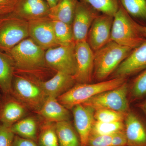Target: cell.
Here are the masks:
<instances>
[{"label":"cell","mask_w":146,"mask_h":146,"mask_svg":"<svg viewBox=\"0 0 146 146\" xmlns=\"http://www.w3.org/2000/svg\"><path fill=\"white\" fill-rule=\"evenodd\" d=\"M40 82L47 96L56 98L76 83L74 76L59 72H56L50 79L46 81L41 80Z\"/></svg>","instance_id":"17"},{"label":"cell","mask_w":146,"mask_h":146,"mask_svg":"<svg viewBox=\"0 0 146 146\" xmlns=\"http://www.w3.org/2000/svg\"><path fill=\"white\" fill-rule=\"evenodd\" d=\"M29 37L28 21L12 13L0 16V51L8 52Z\"/></svg>","instance_id":"6"},{"label":"cell","mask_w":146,"mask_h":146,"mask_svg":"<svg viewBox=\"0 0 146 146\" xmlns=\"http://www.w3.org/2000/svg\"><path fill=\"white\" fill-rule=\"evenodd\" d=\"M59 146H81L76 129L70 121L55 123Z\"/></svg>","instance_id":"22"},{"label":"cell","mask_w":146,"mask_h":146,"mask_svg":"<svg viewBox=\"0 0 146 146\" xmlns=\"http://www.w3.org/2000/svg\"><path fill=\"white\" fill-rule=\"evenodd\" d=\"M133 49L110 40L103 47L94 52L93 79L98 82L106 80Z\"/></svg>","instance_id":"2"},{"label":"cell","mask_w":146,"mask_h":146,"mask_svg":"<svg viewBox=\"0 0 146 146\" xmlns=\"http://www.w3.org/2000/svg\"><path fill=\"white\" fill-rule=\"evenodd\" d=\"M55 37L58 46L75 43L72 25L61 21L52 20Z\"/></svg>","instance_id":"24"},{"label":"cell","mask_w":146,"mask_h":146,"mask_svg":"<svg viewBox=\"0 0 146 146\" xmlns=\"http://www.w3.org/2000/svg\"><path fill=\"white\" fill-rule=\"evenodd\" d=\"M86 3L102 14L115 16L119 8V0H78Z\"/></svg>","instance_id":"26"},{"label":"cell","mask_w":146,"mask_h":146,"mask_svg":"<svg viewBox=\"0 0 146 146\" xmlns=\"http://www.w3.org/2000/svg\"><path fill=\"white\" fill-rule=\"evenodd\" d=\"M137 106L143 113L146 121V98L143 101L138 104Z\"/></svg>","instance_id":"37"},{"label":"cell","mask_w":146,"mask_h":146,"mask_svg":"<svg viewBox=\"0 0 146 146\" xmlns=\"http://www.w3.org/2000/svg\"><path fill=\"white\" fill-rule=\"evenodd\" d=\"M11 146H39L36 142L15 135Z\"/></svg>","instance_id":"35"},{"label":"cell","mask_w":146,"mask_h":146,"mask_svg":"<svg viewBox=\"0 0 146 146\" xmlns=\"http://www.w3.org/2000/svg\"><path fill=\"white\" fill-rule=\"evenodd\" d=\"M15 70L10 56L0 51V90L6 95L11 94Z\"/></svg>","instance_id":"20"},{"label":"cell","mask_w":146,"mask_h":146,"mask_svg":"<svg viewBox=\"0 0 146 146\" xmlns=\"http://www.w3.org/2000/svg\"><path fill=\"white\" fill-rule=\"evenodd\" d=\"M19 0H0V16L12 13Z\"/></svg>","instance_id":"33"},{"label":"cell","mask_w":146,"mask_h":146,"mask_svg":"<svg viewBox=\"0 0 146 146\" xmlns=\"http://www.w3.org/2000/svg\"><path fill=\"white\" fill-rule=\"evenodd\" d=\"M134 26L137 30L143 37L146 39V26L143 25L134 21Z\"/></svg>","instance_id":"36"},{"label":"cell","mask_w":146,"mask_h":146,"mask_svg":"<svg viewBox=\"0 0 146 146\" xmlns=\"http://www.w3.org/2000/svg\"><path fill=\"white\" fill-rule=\"evenodd\" d=\"M75 127L78 133L81 146H86L95 120V110L83 104L72 108Z\"/></svg>","instance_id":"15"},{"label":"cell","mask_w":146,"mask_h":146,"mask_svg":"<svg viewBox=\"0 0 146 146\" xmlns=\"http://www.w3.org/2000/svg\"><path fill=\"white\" fill-rule=\"evenodd\" d=\"M78 1V0H59L54 7L50 8L48 16L52 20L72 25Z\"/></svg>","instance_id":"21"},{"label":"cell","mask_w":146,"mask_h":146,"mask_svg":"<svg viewBox=\"0 0 146 146\" xmlns=\"http://www.w3.org/2000/svg\"><path fill=\"white\" fill-rule=\"evenodd\" d=\"M129 94L133 102L146 97V69L140 73L129 86Z\"/></svg>","instance_id":"28"},{"label":"cell","mask_w":146,"mask_h":146,"mask_svg":"<svg viewBox=\"0 0 146 146\" xmlns=\"http://www.w3.org/2000/svg\"><path fill=\"white\" fill-rule=\"evenodd\" d=\"M36 113L48 122L69 121L71 117L68 109L61 104L57 98L52 97H48L42 107Z\"/></svg>","instance_id":"18"},{"label":"cell","mask_w":146,"mask_h":146,"mask_svg":"<svg viewBox=\"0 0 146 146\" xmlns=\"http://www.w3.org/2000/svg\"><path fill=\"white\" fill-rule=\"evenodd\" d=\"M99 15V12L89 5L78 1L72 25L75 43L86 41L89 29Z\"/></svg>","instance_id":"11"},{"label":"cell","mask_w":146,"mask_h":146,"mask_svg":"<svg viewBox=\"0 0 146 146\" xmlns=\"http://www.w3.org/2000/svg\"><path fill=\"white\" fill-rule=\"evenodd\" d=\"M37 143L39 146H59L55 123L45 121L41 126Z\"/></svg>","instance_id":"25"},{"label":"cell","mask_w":146,"mask_h":146,"mask_svg":"<svg viewBox=\"0 0 146 146\" xmlns=\"http://www.w3.org/2000/svg\"><path fill=\"white\" fill-rule=\"evenodd\" d=\"M50 9L45 0H19L11 13L29 21L48 16Z\"/></svg>","instance_id":"16"},{"label":"cell","mask_w":146,"mask_h":146,"mask_svg":"<svg viewBox=\"0 0 146 146\" xmlns=\"http://www.w3.org/2000/svg\"><path fill=\"white\" fill-rule=\"evenodd\" d=\"M1 102L0 101V107H1Z\"/></svg>","instance_id":"39"},{"label":"cell","mask_w":146,"mask_h":146,"mask_svg":"<svg viewBox=\"0 0 146 146\" xmlns=\"http://www.w3.org/2000/svg\"><path fill=\"white\" fill-rule=\"evenodd\" d=\"M127 143L125 129L113 134L111 146H127Z\"/></svg>","instance_id":"34"},{"label":"cell","mask_w":146,"mask_h":146,"mask_svg":"<svg viewBox=\"0 0 146 146\" xmlns=\"http://www.w3.org/2000/svg\"><path fill=\"white\" fill-rule=\"evenodd\" d=\"M134 21L120 4L113 17L110 40L133 49L141 44L146 39L137 30Z\"/></svg>","instance_id":"5"},{"label":"cell","mask_w":146,"mask_h":146,"mask_svg":"<svg viewBox=\"0 0 146 146\" xmlns=\"http://www.w3.org/2000/svg\"><path fill=\"white\" fill-rule=\"evenodd\" d=\"M7 53L13 60L15 73H28L49 68L45 61V50L30 37L21 41Z\"/></svg>","instance_id":"3"},{"label":"cell","mask_w":146,"mask_h":146,"mask_svg":"<svg viewBox=\"0 0 146 146\" xmlns=\"http://www.w3.org/2000/svg\"><path fill=\"white\" fill-rule=\"evenodd\" d=\"M11 130L15 135L37 143L38 134L36 120L27 117L19 120L11 126Z\"/></svg>","instance_id":"23"},{"label":"cell","mask_w":146,"mask_h":146,"mask_svg":"<svg viewBox=\"0 0 146 146\" xmlns=\"http://www.w3.org/2000/svg\"><path fill=\"white\" fill-rule=\"evenodd\" d=\"M146 69V39L133 49L112 74V78H127Z\"/></svg>","instance_id":"12"},{"label":"cell","mask_w":146,"mask_h":146,"mask_svg":"<svg viewBox=\"0 0 146 146\" xmlns=\"http://www.w3.org/2000/svg\"><path fill=\"white\" fill-rule=\"evenodd\" d=\"M28 33L29 37L45 51L58 46L52 20L48 16L28 21Z\"/></svg>","instance_id":"10"},{"label":"cell","mask_w":146,"mask_h":146,"mask_svg":"<svg viewBox=\"0 0 146 146\" xmlns=\"http://www.w3.org/2000/svg\"><path fill=\"white\" fill-rule=\"evenodd\" d=\"M11 127L0 122V146H11L15 135Z\"/></svg>","instance_id":"31"},{"label":"cell","mask_w":146,"mask_h":146,"mask_svg":"<svg viewBox=\"0 0 146 146\" xmlns=\"http://www.w3.org/2000/svg\"><path fill=\"white\" fill-rule=\"evenodd\" d=\"M112 135H90L86 146H111Z\"/></svg>","instance_id":"32"},{"label":"cell","mask_w":146,"mask_h":146,"mask_svg":"<svg viewBox=\"0 0 146 146\" xmlns=\"http://www.w3.org/2000/svg\"><path fill=\"white\" fill-rule=\"evenodd\" d=\"M129 86L127 82L115 89L96 95L83 104L84 105L98 110H112L127 113L130 110L128 94Z\"/></svg>","instance_id":"7"},{"label":"cell","mask_w":146,"mask_h":146,"mask_svg":"<svg viewBox=\"0 0 146 146\" xmlns=\"http://www.w3.org/2000/svg\"><path fill=\"white\" fill-rule=\"evenodd\" d=\"M75 43L58 46L45 51L46 64L51 70L74 76L76 71Z\"/></svg>","instance_id":"8"},{"label":"cell","mask_w":146,"mask_h":146,"mask_svg":"<svg viewBox=\"0 0 146 146\" xmlns=\"http://www.w3.org/2000/svg\"><path fill=\"white\" fill-rule=\"evenodd\" d=\"M119 1L129 16L146 21V0H119Z\"/></svg>","instance_id":"27"},{"label":"cell","mask_w":146,"mask_h":146,"mask_svg":"<svg viewBox=\"0 0 146 146\" xmlns=\"http://www.w3.org/2000/svg\"><path fill=\"white\" fill-rule=\"evenodd\" d=\"M26 108L16 99L7 100L0 107V122L11 127L25 116Z\"/></svg>","instance_id":"19"},{"label":"cell","mask_w":146,"mask_h":146,"mask_svg":"<svg viewBox=\"0 0 146 146\" xmlns=\"http://www.w3.org/2000/svg\"><path fill=\"white\" fill-rule=\"evenodd\" d=\"M40 80L30 75L14 73L11 94L27 108L35 113L48 97L41 86Z\"/></svg>","instance_id":"1"},{"label":"cell","mask_w":146,"mask_h":146,"mask_svg":"<svg viewBox=\"0 0 146 146\" xmlns=\"http://www.w3.org/2000/svg\"><path fill=\"white\" fill-rule=\"evenodd\" d=\"M76 71L74 76L76 83H91L93 79L94 52L86 41L75 43Z\"/></svg>","instance_id":"9"},{"label":"cell","mask_w":146,"mask_h":146,"mask_svg":"<svg viewBox=\"0 0 146 146\" xmlns=\"http://www.w3.org/2000/svg\"><path fill=\"white\" fill-rule=\"evenodd\" d=\"M124 121L127 146H146V123L131 109Z\"/></svg>","instance_id":"14"},{"label":"cell","mask_w":146,"mask_h":146,"mask_svg":"<svg viewBox=\"0 0 146 146\" xmlns=\"http://www.w3.org/2000/svg\"><path fill=\"white\" fill-rule=\"evenodd\" d=\"M48 3L50 8L54 7L57 4L59 0H45Z\"/></svg>","instance_id":"38"},{"label":"cell","mask_w":146,"mask_h":146,"mask_svg":"<svg viewBox=\"0 0 146 146\" xmlns=\"http://www.w3.org/2000/svg\"><path fill=\"white\" fill-rule=\"evenodd\" d=\"M127 82V78L117 77L96 83H76L57 98L58 100L67 109H72L88 100L109 90L115 89Z\"/></svg>","instance_id":"4"},{"label":"cell","mask_w":146,"mask_h":146,"mask_svg":"<svg viewBox=\"0 0 146 146\" xmlns=\"http://www.w3.org/2000/svg\"><path fill=\"white\" fill-rule=\"evenodd\" d=\"M113 16L100 14L94 20L89 29L87 42L94 52L110 41Z\"/></svg>","instance_id":"13"},{"label":"cell","mask_w":146,"mask_h":146,"mask_svg":"<svg viewBox=\"0 0 146 146\" xmlns=\"http://www.w3.org/2000/svg\"><path fill=\"white\" fill-rule=\"evenodd\" d=\"M124 129L123 121L103 122L95 120L90 135H112Z\"/></svg>","instance_id":"29"},{"label":"cell","mask_w":146,"mask_h":146,"mask_svg":"<svg viewBox=\"0 0 146 146\" xmlns=\"http://www.w3.org/2000/svg\"><path fill=\"white\" fill-rule=\"evenodd\" d=\"M126 113L112 110L102 109L96 110L94 119L96 121L103 122L123 121Z\"/></svg>","instance_id":"30"}]
</instances>
